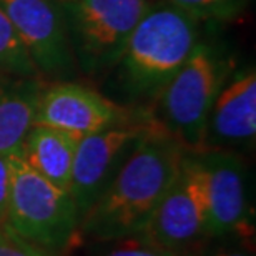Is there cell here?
<instances>
[{"instance_id":"5","label":"cell","mask_w":256,"mask_h":256,"mask_svg":"<svg viewBox=\"0 0 256 256\" xmlns=\"http://www.w3.org/2000/svg\"><path fill=\"white\" fill-rule=\"evenodd\" d=\"M75 62L88 75L120 64L128 38L148 10V0H58Z\"/></svg>"},{"instance_id":"15","label":"cell","mask_w":256,"mask_h":256,"mask_svg":"<svg viewBox=\"0 0 256 256\" xmlns=\"http://www.w3.org/2000/svg\"><path fill=\"white\" fill-rule=\"evenodd\" d=\"M243 0H168L173 7L200 18L226 17L238 10Z\"/></svg>"},{"instance_id":"11","label":"cell","mask_w":256,"mask_h":256,"mask_svg":"<svg viewBox=\"0 0 256 256\" xmlns=\"http://www.w3.org/2000/svg\"><path fill=\"white\" fill-rule=\"evenodd\" d=\"M256 136V74L246 68L220 90L210 110L200 152L253 146ZM198 152V153H200Z\"/></svg>"},{"instance_id":"8","label":"cell","mask_w":256,"mask_h":256,"mask_svg":"<svg viewBox=\"0 0 256 256\" xmlns=\"http://www.w3.org/2000/svg\"><path fill=\"white\" fill-rule=\"evenodd\" d=\"M24 48L44 78H65L75 72L64 10L58 0H0Z\"/></svg>"},{"instance_id":"12","label":"cell","mask_w":256,"mask_h":256,"mask_svg":"<svg viewBox=\"0 0 256 256\" xmlns=\"http://www.w3.org/2000/svg\"><path fill=\"white\" fill-rule=\"evenodd\" d=\"M42 78H24L0 72V155H18L35 124L44 90Z\"/></svg>"},{"instance_id":"1","label":"cell","mask_w":256,"mask_h":256,"mask_svg":"<svg viewBox=\"0 0 256 256\" xmlns=\"http://www.w3.org/2000/svg\"><path fill=\"white\" fill-rule=\"evenodd\" d=\"M186 153L156 122L105 193L82 216L78 233L98 242L140 233L178 176Z\"/></svg>"},{"instance_id":"17","label":"cell","mask_w":256,"mask_h":256,"mask_svg":"<svg viewBox=\"0 0 256 256\" xmlns=\"http://www.w3.org/2000/svg\"><path fill=\"white\" fill-rule=\"evenodd\" d=\"M116 242L118 243L105 256H176L156 246V244L146 242L140 234H132V236L116 240Z\"/></svg>"},{"instance_id":"2","label":"cell","mask_w":256,"mask_h":256,"mask_svg":"<svg viewBox=\"0 0 256 256\" xmlns=\"http://www.w3.org/2000/svg\"><path fill=\"white\" fill-rule=\"evenodd\" d=\"M196 44V17L170 4L150 7L128 38L118 64L125 94L155 102Z\"/></svg>"},{"instance_id":"14","label":"cell","mask_w":256,"mask_h":256,"mask_svg":"<svg viewBox=\"0 0 256 256\" xmlns=\"http://www.w3.org/2000/svg\"><path fill=\"white\" fill-rule=\"evenodd\" d=\"M0 72L24 78H42L2 7H0Z\"/></svg>"},{"instance_id":"3","label":"cell","mask_w":256,"mask_h":256,"mask_svg":"<svg viewBox=\"0 0 256 256\" xmlns=\"http://www.w3.org/2000/svg\"><path fill=\"white\" fill-rule=\"evenodd\" d=\"M228 74L230 64L223 55L210 44L198 42L156 96L153 118L188 152L202 150L210 110Z\"/></svg>"},{"instance_id":"13","label":"cell","mask_w":256,"mask_h":256,"mask_svg":"<svg viewBox=\"0 0 256 256\" xmlns=\"http://www.w3.org/2000/svg\"><path fill=\"white\" fill-rule=\"evenodd\" d=\"M78 142L80 138L72 133L34 124L18 155L44 178L68 192Z\"/></svg>"},{"instance_id":"19","label":"cell","mask_w":256,"mask_h":256,"mask_svg":"<svg viewBox=\"0 0 256 256\" xmlns=\"http://www.w3.org/2000/svg\"><path fill=\"white\" fill-rule=\"evenodd\" d=\"M214 256H252L248 252H243V250H220V252Z\"/></svg>"},{"instance_id":"10","label":"cell","mask_w":256,"mask_h":256,"mask_svg":"<svg viewBox=\"0 0 256 256\" xmlns=\"http://www.w3.org/2000/svg\"><path fill=\"white\" fill-rule=\"evenodd\" d=\"M138 114L75 82H55L40 94L35 124L58 128L84 138L108 126L135 118Z\"/></svg>"},{"instance_id":"18","label":"cell","mask_w":256,"mask_h":256,"mask_svg":"<svg viewBox=\"0 0 256 256\" xmlns=\"http://www.w3.org/2000/svg\"><path fill=\"white\" fill-rule=\"evenodd\" d=\"M10 163L8 156L0 155V226L7 224L8 200H10Z\"/></svg>"},{"instance_id":"4","label":"cell","mask_w":256,"mask_h":256,"mask_svg":"<svg viewBox=\"0 0 256 256\" xmlns=\"http://www.w3.org/2000/svg\"><path fill=\"white\" fill-rule=\"evenodd\" d=\"M10 200L7 226L50 253L65 250L80 226L70 192L37 173L20 155H8Z\"/></svg>"},{"instance_id":"16","label":"cell","mask_w":256,"mask_h":256,"mask_svg":"<svg viewBox=\"0 0 256 256\" xmlns=\"http://www.w3.org/2000/svg\"><path fill=\"white\" fill-rule=\"evenodd\" d=\"M0 256H54L45 248L20 236L12 228L0 226Z\"/></svg>"},{"instance_id":"9","label":"cell","mask_w":256,"mask_h":256,"mask_svg":"<svg viewBox=\"0 0 256 256\" xmlns=\"http://www.w3.org/2000/svg\"><path fill=\"white\" fill-rule=\"evenodd\" d=\"M204 170L208 202V232L212 238L253 233L250 223L248 172L236 152L196 153Z\"/></svg>"},{"instance_id":"7","label":"cell","mask_w":256,"mask_h":256,"mask_svg":"<svg viewBox=\"0 0 256 256\" xmlns=\"http://www.w3.org/2000/svg\"><path fill=\"white\" fill-rule=\"evenodd\" d=\"M156 125L152 112L80 138L72 170L70 194L80 220L105 193L143 136Z\"/></svg>"},{"instance_id":"6","label":"cell","mask_w":256,"mask_h":256,"mask_svg":"<svg viewBox=\"0 0 256 256\" xmlns=\"http://www.w3.org/2000/svg\"><path fill=\"white\" fill-rule=\"evenodd\" d=\"M136 234L176 256L212 238L208 232L204 170L196 153H186L170 190Z\"/></svg>"}]
</instances>
